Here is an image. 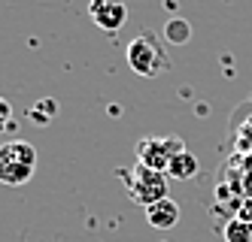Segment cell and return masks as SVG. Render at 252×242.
I'll list each match as a JSON object with an SVG mask.
<instances>
[{
    "mask_svg": "<svg viewBox=\"0 0 252 242\" xmlns=\"http://www.w3.org/2000/svg\"><path fill=\"white\" fill-rule=\"evenodd\" d=\"M125 61H128V67L137 73V76L155 79L170 67V54H167V46L161 43V36L140 33L128 43V49H125Z\"/></svg>",
    "mask_w": 252,
    "mask_h": 242,
    "instance_id": "1",
    "label": "cell"
},
{
    "mask_svg": "<svg viewBox=\"0 0 252 242\" xmlns=\"http://www.w3.org/2000/svg\"><path fill=\"white\" fill-rule=\"evenodd\" d=\"M37 173V148L25 139H9L0 145V185L22 188Z\"/></svg>",
    "mask_w": 252,
    "mask_h": 242,
    "instance_id": "2",
    "label": "cell"
},
{
    "mask_svg": "<svg viewBox=\"0 0 252 242\" xmlns=\"http://www.w3.org/2000/svg\"><path fill=\"white\" fill-rule=\"evenodd\" d=\"M119 176L125 182V188H128L131 200L140 203L143 209L167 197V182H170V176L161 173V170H152V166H146V163H134L131 170H119Z\"/></svg>",
    "mask_w": 252,
    "mask_h": 242,
    "instance_id": "3",
    "label": "cell"
},
{
    "mask_svg": "<svg viewBox=\"0 0 252 242\" xmlns=\"http://www.w3.org/2000/svg\"><path fill=\"white\" fill-rule=\"evenodd\" d=\"M137 163H146L152 166V170H161V173H167V166L176 155H183L189 152L186 142L179 139V136H143L137 139Z\"/></svg>",
    "mask_w": 252,
    "mask_h": 242,
    "instance_id": "4",
    "label": "cell"
},
{
    "mask_svg": "<svg viewBox=\"0 0 252 242\" xmlns=\"http://www.w3.org/2000/svg\"><path fill=\"white\" fill-rule=\"evenodd\" d=\"M88 15L100 30H119L125 22H128V6L125 0H92L88 3Z\"/></svg>",
    "mask_w": 252,
    "mask_h": 242,
    "instance_id": "5",
    "label": "cell"
},
{
    "mask_svg": "<svg viewBox=\"0 0 252 242\" xmlns=\"http://www.w3.org/2000/svg\"><path fill=\"white\" fill-rule=\"evenodd\" d=\"M146 221H149V227H155V230L176 227L179 224V206H176V200L164 197V200L152 203V206H146Z\"/></svg>",
    "mask_w": 252,
    "mask_h": 242,
    "instance_id": "6",
    "label": "cell"
},
{
    "mask_svg": "<svg viewBox=\"0 0 252 242\" xmlns=\"http://www.w3.org/2000/svg\"><path fill=\"white\" fill-rule=\"evenodd\" d=\"M197 173H201V161H197L191 152L176 155V158L170 161V166H167V176L176 179V182H189V179H194Z\"/></svg>",
    "mask_w": 252,
    "mask_h": 242,
    "instance_id": "7",
    "label": "cell"
},
{
    "mask_svg": "<svg viewBox=\"0 0 252 242\" xmlns=\"http://www.w3.org/2000/svg\"><path fill=\"white\" fill-rule=\"evenodd\" d=\"M61 112V106L58 100H52V97H43L31 106V124H37V127H49L52 121H55V115Z\"/></svg>",
    "mask_w": 252,
    "mask_h": 242,
    "instance_id": "8",
    "label": "cell"
},
{
    "mask_svg": "<svg viewBox=\"0 0 252 242\" xmlns=\"http://www.w3.org/2000/svg\"><path fill=\"white\" fill-rule=\"evenodd\" d=\"M225 242H252V221L246 218H228L222 227Z\"/></svg>",
    "mask_w": 252,
    "mask_h": 242,
    "instance_id": "9",
    "label": "cell"
},
{
    "mask_svg": "<svg viewBox=\"0 0 252 242\" xmlns=\"http://www.w3.org/2000/svg\"><path fill=\"white\" fill-rule=\"evenodd\" d=\"M164 40L170 43V46H186L189 40H191V25L186 22V18H170V22L164 25Z\"/></svg>",
    "mask_w": 252,
    "mask_h": 242,
    "instance_id": "10",
    "label": "cell"
},
{
    "mask_svg": "<svg viewBox=\"0 0 252 242\" xmlns=\"http://www.w3.org/2000/svg\"><path fill=\"white\" fill-rule=\"evenodd\" d=\"M12 124H15V121H12V103L0 97V134H3V130H9Z\"/></svg>",
    "mask_w": 252,
    "mask_h": 242,
    "instance_id": "11",
    "label": "cell"
}]
</instances>
